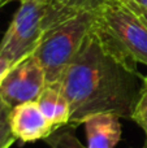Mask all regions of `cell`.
Listing matches in <instances>:
<instances>
[{
    "label": "cell",
    "mask_w": 147,
    "mask_h": 148,
    "mask_svg": "<svg viewBox=\"0 0 147 148\" xmlns=\"http://www.w3.org/2000/svg\"><path fill=\"white\" fill-rule=\"evenodd\" d=\"M59 84L70 107L69 125L77 126L99 113L130 118L143 88V75L107 53L90 27Z\"/></svg>",
    "instance_id": "1"
},
{
    "label": "cell",
    "mask_w": 147,
    "mask_h": 148,
    "mask_svg": "<svg viewBox=\"0 0 147 148\" xmlns=\"http://www.w3.org/2000/svg\"><path fill=\"white\" fill-rule=\"evenodd\" d=\"M91 31L103 49L124 66H147V27L119 0H103L94 9Z\"/></svg>",
    "instance_id": "2"
},
{
    "label": "cell",
    "mask_w": 147,
    "mask_h": 148,
    "mask_svg": "<svg viewBox=\"0 0 147 148\" xmlns=\"http://www.w3.org/2000/svg\"><path fill=\"white\" fill-rule=\"evenodd\" d=\"M93 10H85L43 34L34 56L46 74L47 84L59 83L77 53L91 27Z\"/></svg>",
    "instance_id": "3"
},
{
    "label": "cell",
    "mask_w": 147,
    "mask_h": 148,
    "mask_svg": "<svg viewBox=\"0 0 147 148\" xmlns=\"http://www.w3.org/2000/svg\"><path fill=\"white\" fill-rule=\"evenodd\" d=\"M44 0L21 1L4 36L0 40V56L5 57L14 65L33 55L44 34Z\"/></svg>",
    "instance_id": "4"
},
{
    "label": "cell",
    "mask_w": 147,
    "mask_h": 148,
    "mask_svg": "<svg viewBox=\"0 0 147 148\" xmlns=\"http://www.w3.org/2000/svg\"><path fill=\"white\" fill-rule=\"evenodd\" d=\"M46 74L34 55L13 65L0 84V100L9 108L27 101H36L46 87Z\"/></svg>",
    "instance_id": "5"
},
{
    "label": "cell",
    "mask_w": 147,
    "mask_h": 148,
    "mask_svg": "<svg viewBox=\"0 0 147 148\" xmlns=\"http://www.w3.org/2000/svg\"><path fill=\"white\" fill-rule=\"evenodd\" d=\"M10 126L13 135L21 143L46 140L57 131L43 114L36 101H27L12 108Z\"/></svg>",
    "instance_id": "6"
},
{
    "label": "cell",
    "mask_w": 147,
    "mask_h": 148,
    "mask_svg": "<svg viewBox=\"0 0 147 148\" xmlns=\"http://www.w3.org/2000/svg\"><path fill=\"white\" fill-rule=\"evenodd\" d=\"M83 123L87 148H113L121 139V123L117 114L99 113Z\"/></svg>",
    "instance_id": "7"
},
{
    "label": "cell",
    "mask_w": 147,
    "mask_h": 148,
    "mask_svg": "<svg viewBox=\"0 0 147 148\" xmlns=\"http://www.w3.org/2000/svg\"><path fill=\"white\" fill-rule=\"evenodd\" d=\"M36 103L56 130L69 125L70 107L59 83L46 84L36 99Z\"/></svg>",
    "instance_id": "8"
},
{
    "label": "cell",
    "mask_w": 147,
    "mask_h": 148,
    "mask_svg": "<svg viewBox=\"0 0 147 148\" xmlns=\"http://www.w3.org/2000/svg\"><path fill=\"white\" fill-rule=\"evenodd\" d=\"M46 16L43 21L44 33L60 25L68 18L85 10H93L103 0H44Z\"/></svg>",
    "instance_id": "9"
},
{
    "label": "cell",
    "mask_w": 147,
    "mask_h": 148,
    "mask_svg": "<svg viewBox=\"0 0 147 148\" xmlns=\"http://www.w3.org/2000/svg\"><path fill=\"white\" fill-rule=\"evenodd\" d=\"M10 112L12 108L0 100V148H10L17 140L10 126Z\"/></svg>",
    "instance_id": "10"
},
{
    "label": "cell",
    "mask_w": 147,
    "mask_h": 148,
    "mask_svg": "<svg viewBox=\"0 0 147 148\" xmlns=\"http://www.w3.org/2000/svg\"><path fill=\"white\" fill-rule=\"evenodd\" d=\"M44 142L51 148H87L78 140L72 130H61L57 133L55 131Z\"/></svg>",
    "instance_id": "11"
},
{
    "label": "cell",
    "mask_w": 147,
    "mask_h": 148,
    "mask_svg": "<svg viewBox=\"0 0 147 148\" xmlns=\"http://www.w3.org/2000/svg\"><path fill=\"white\" fill-rule=\"evenodd\" d=\"M130 118L147 134V87H143L141 91Z\"/></svg>",
    "instance_id": "12"
},
{
    "label": "cell",
    "mask_w": 147,
    "mask_h": 148,
    "mask_svg": "<svg viewBox=\"0 0 147 148\" xmlns=\"http://www.w3.org/2000/svg\"><path fill=\"white\" fill-rule=\"evenodd\" d=\"M124 4L126 5V7L129 8V9L132 10L135 16H137V17L139 18L143 23H145L146 27H147V9H146V8L141 7V5L135 4V3H130V1H124Z\"/></svg>",
    "instance_id": "13"
},
{
    "label": "cell",
    "mask_w": 147,
    "mask_h": 148,
    "mask_svg": "<svg viewBox=\"0 0 147 148\" xmlns=\"http://www.w3.org/2000/svg\"><path fill=\"white\" fill-rule=\"evenodd\" d=\"M12 68H13V64L9 60L0 56V84L3 83V81L5 79V77L8 75V73L10 72Z\"/></svg>",
    "instance_id": "14"
},
{
    "label": "cell",
    "mask_w": 147,
    "mask_h": 148,
    "mask_svg": "<svg viewBox=\"0 0 147 148\" xmlns=\"http://www.w3.org/2000/svg\"><path fill=\"white\" fill-rule=\"evenodd\" d=\"M119 1H130V3H135V4H138V5H141V7H143V8H146L147 9V0H119Z\"/></svg>",
    "instance_id": "15"
},
{
    "label": "cell",
    "mask_w": 147,
    "mask_h": 148,
    "mask_svg": "<svg viewBox=\"0 0 147 148\" xmlns=\"http://www.w3.org/2000/svg\"><path fill=\"white\" fill-rule=\"evenodd\" d=\"M16 1L21 3V1H23V0H0V8L5 7V5L10 4V3H16Z\"/></svg>",
    "instance_id": "16"
},
{
    "label": "cell",
    "mask_w": 147,
    "mask_h": 148,
    "mask_svg": "<svg viewBox=\"0 0 147 148\" xmlns=\"http://www.w3.org/2000/svg\"><path fill=\"white\" fill-rule=\"evenodd\" d=\"M143 87H147V77L143 75Z\"/></svg>",
    "instance_id": "17"
},
{
    "label": "cell",
    "mask_w": 147,
    "mask_h": 148,
    "mask_svg": "<svg viewBox=\"0 0 147 148\" xmlns=\"http://www.w3.org/2000/svg\"><path fill=\"white\" fill-rule=\"evenodd\" d=\"M142 148H147V134H146V139H145V143H143Z\"/></svg>",
    "instance_id": "18"
}]
</instances>
